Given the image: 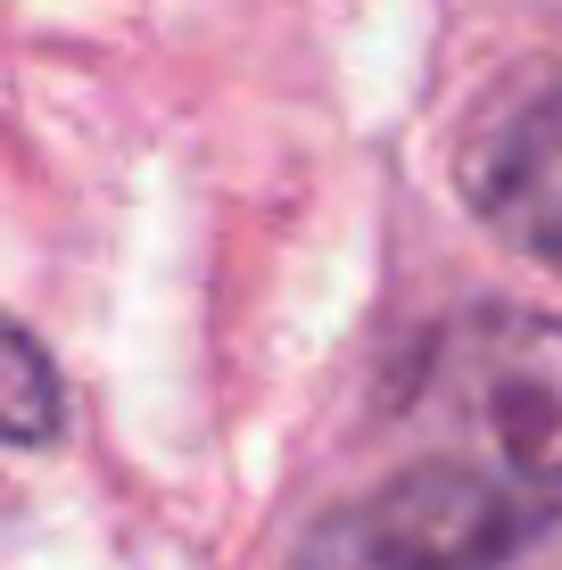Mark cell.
<instances>
[{
	"instance_id": "2",
	"label": "cell",
	"mask_w": 562,
	"mask_h": 570,
	"mask_svg": "<svg viewBox=\"0 0 562 570\" xmlns=\"http://www.w3.org/2000/svg\"><path fill=\"white\" fill-rule=\"evenodd\" d=\"M431 397L530 488H562V314L472 306L431 347Z\"/></svg>"
},
{
	"instance_id": "3",
	"label": "cell",
	"mask_w": 562,
	"mask_h": 570,
	"mask_svg": "<svg viewBox=\"0 0 562 570\" xmlns=\"http://www.w3.org/2000/svg\"><path fill=\"white\" fill-rule=\"evenodd\" d=\"M472 199L496 240H513L521 257L562 273V83H546L489 141V157L472 174Z\"/></svg>"
},
{
	"instance_id": "1",
	"label": "cell",
	"mask_w": 562,
	"mask_h": 570,
	"mask_svg": "<svg viewBox=\"0 0 562 570\" xmlns=\"http://www.w3.org/2000/svg\"><path fill=\"white\" fill-rule=\"evenodd\" d=\"M298 570H562V488L431 455L323 513Z\"/></svg>"
},
{
	"instance_id": "4",
	"label": "cell",
	"mask_w": 562,
	"mask_h": 570,
	"mask_svg": "<svg viewBox=\"0 0 562 570\" xmlns=\"http://www.w3.org/2000/svg\"><path fill=\"white\" fill-rule=\"evenodd\" d=\"M67 430V389H58L50 347L0 306V439L9 446H58Z\"/></svg>"
}]
</instances>
